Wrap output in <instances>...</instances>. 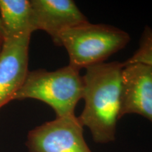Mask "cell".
<instances>
[{
    "label": "cell",
    "instance_id": "1",
    "mask_svg": "<svg viewBox=\"0 0 152 152\" xmlns=\"http://www.w3.org/2000/svg\"><path fill=\"white\" fill-rule=\"evenodd\" d=\"M123 63H101L85 68L83 76L85 106L80 124L90 131L96 143L106 144L115 138L120 120Z\"/></svg>",
    "mask_w": 152,
    "mask_h": 152
},
{
    "label": "cell",
    "instance_id": "2",
    "mask_svg": "<svg viewBox=\"0 0 152 152\" xmlns=\"http://www.w3.org/2000/svg\"><path fill=\"white\" fill-rule=\"evenodd\" d=\"M130 40V35L124 30L88 21L61 33L56 45L65 47L69 65L80 71L104 63L124 48Z\"/></svg>",
    "mask_w": 152,
    "mask_h": 152
},
{
    "label": "cell",
    "instance_id": "3",
    "mask_svg": "<svg viewBox=\"0 0 152 152\" xmlns=\"http://www.w3.org/2000/svg\"><path fill=\"white\" fill-rule=\"evenodd\" d=\"M83 79L80 71L68 66L54 71H29L14 100L33 99L52 108L56 118L75 116L76 105L83 95Z\"/></svg>",
    "mask_w": 152,
    "mask_h": 152
},
{
    "label": "cell",
    "instance_id": "4",
    "mask_svg": "<svg viewBox=\"0 0 152 152\" xmlns=\"http://www.w3.org/2000/svg\"><path fill=\"white\" fill-rule=\"evenodd\" d=\"M26 145L30 152H92L76 116L56 118L30 130Z\"/></svg>",
    "mask_w": 152,
    "mask_h": 152
},
{
    "label": "cell",
    "instance_id": "5",
    "mask_svg": "<svg viewBox=\"0 0 152 152\" xmlns=\"http://www.w3.org/2000/svg\"><path fill=\"white\" fill-rule=\"evenodd\" d=\"M30 35L6 38L0 52V109L23 86L28 71Z\"/></svg>",
    "mask_w": 152,
    "mask_h": 152
},
{
    "label": "cell",
    "instance_id": "6",
    "mask_svg": "<svg viewBox=\"0 0 152 152\" xmlns=\"http://www.w3.org/2000/svg\"><path fill=\"white\" fill-rule=\"evenodd\" d=\"M123 66L120 119L126 114L137 113L152 123V66Z\"/></svg>",
    "mask_w": 152,
    "mask_h": 152
},
{
    "label": "cell",
    "instance_id": "7",
    "mask_svg": "<svg viewBox=\"0 0 152 152\" xmlns=\"http://www.w3.org/2000/svg\"><path fill=\"white\" fill-rule=\"evenodd\" d=\"M30 2L35 30L46 32L55 45L63 32L89 21L71 0H31Z\"/></svg>",
    "mask_w": 152,
    "mask_h": 152
},
{
    "label": "cell",
    "instance_id": "8",
    "mask_svg": "<svg viewBox=\"0 0 152 152\" xmlns=\"http://www.w3.org/2000/svg\"><path fill=\"white\" fill-rule=\"evenodd\" d=\"M0 14L6 38L31 36L35 31L30 1L0 0Z\"/></svg>",
    "mask_w": 152,
    "mask_h": 152
},
{
    "label": "cell",
    "instance_id": "9",
    "mask_svg": "<svg viewBox=\"0 0 152 152\" xmlns=\"http://www.w3.org/2000/svg\"><path fill=\"white\" fill-rule=\"evenodd\" d=\"M142 64L152 66V28L146 26L142 33L140 46L134 54L123 62V66Z\"/></svg>",
    "mask_w": 152,
    "mask_h": 152
},
{
    "label": "cell",
    "instance_id": "10",
    "mask_svg": "<svg viewBox=\"0 0 152 152\" xmlns=\"http://www.w3.org/2000/svg\"><path fill=\"white\" fill-rule=\"evenodd\" d=\"M6 39V35L4 29L2 22H1V18H0V52H1V48H2L4 43Z\"/></svg>",
    "mask_w": 152,
    "mask_h": 152
}]
</instances>
